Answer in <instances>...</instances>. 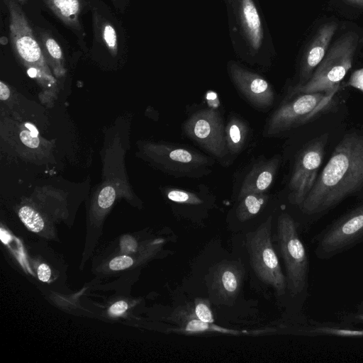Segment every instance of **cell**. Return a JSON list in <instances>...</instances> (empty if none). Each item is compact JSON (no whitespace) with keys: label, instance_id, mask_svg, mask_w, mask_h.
I'll list each match as a JSON object with an SVG mask.
<instances>
[{"label":"cell","instance_id":"e0dca14e","mask_svg":"<svg viewBox=\"0 0 363 363\" xmlns=\"http://www.w3.org/2000/svg\"><path fill=\"white\" fill-rule=\"evenodd\" d=\"M55 15L66 26L82 31L79 21L81 3L79 0H43Z\"/></svg>","mask_w":363,"mask_h":363},{"label":"cell","instance_id":"30bf717a","mask_svg":"<svg viewBox=\"0 0 363 363\" xmlns=\"http://www.w3.org/2000/svg\"><path fill=\"white\" fill-rule=\"evenodd\" d=\"M157 157L162 167L176 178H200L212 172L214 160L188 146L179 144L160 145Z\"/></svg>","mask_w":363,"mask_h":363},{"label":"cell","instance_id":"603a6c76","mask_svg":"<svg viewBox=\"0 0 363 363\" xmlns=\"http://www.w3.org/2000/svg\"><path fill=\"white\" fill-rule=\"evenodd\" d=\"M101 35L106 48L112 54H116L118 50V38L113 26L108 22L104 23L101 28Z\"/></svg>","mask_w":363,"mask_h":363},{"label":"cell","instance_id":"d4e9b609","mask_svg":"<svg viewBox=\"0 0 363 363\" xmlns=\"http://www.w3.org/2000/svg\"><path fill=\"white\" fill-rule=\"evenodd\" d=\"M115 198V189L111 186H105L99 194L98 204L101 208H108L113 203Z\"/></svg>","mask_w":363,"mask_h":363},{"label":"cell","instance_id":"5bb4252c","mask_svg":"<svg viewBox=\"0 0 363 363\" xmlns=\"http://www.w3.org/2000/svg\"><path fill=\"white\" fill-rule=\"evenodd\" d=\"M243 272L233 263H222L216 267L212 278V290L220 300L234 299L240 291Z\"/></svg>","mask_w":363,"mask_h":363},{"label":"cell","instance_id":"e575fe53","mask_svg":"<svg viewBox=\"0 0 363 363\" xmlns=\"http://www.w3.org/2000/svg\"><path fill=\"white\" fill-rule=\"evenodd\" d=\"M18 2L23 4L26 1V0H17Z\"/></svg>","mask_w":363,"mask_h":363},{"label":"cell","instance_id":"484cf974","mask_svg":"<svg viewBox=\"0 0 363 363\" xmlns=\"http://www.w3.org/2000/svg\"><path fill=\"white\" fill-rule=\"evenodd\" d=\"M133 259L128 255H121L112 259L108 267L113 271H119L127 269L133 264Z\"/></svg>","mask_w":363,"mask_h":363},{"label":"cell","instance_id":"d6a6232c","mask_svg":"<svg viewBox=\"0 0 363 363\" xmlns=\"http://www.w3.org/2000/svg\"><path fill=\"white\" fill-rule=\"evenodd\" d=\"M10 91L8 86L3 82H0V99L5 101L9 99Z\"/></svg>","mask_w":363,"mask_h":363},{"label":"cell","instance_id":"44dd1931","mask_svg":"<svg viewBox=\"0 0 363 363\" xmlns=\"http://www.w3.org/2000/svg\"><path fill=\"white\" fill-rule=\"evenodd\" d=\"M18 216L28 230L34 233L43 230L45 223L40 215L30 206H24L18 211Z\"/></svg>","mask_w":363,"mask_h":363},{"label":"cell","instance_id":"1f68e13d","mask_svg":"<svg viewBox=\"0 0 363 363\" xmlns=\"http://www.w3.org/2000/svg\"><path fill=\"white\" fill-rule=\"evenodd\" d=\"M346 5L363 11V0H341Z\"/></svg>","mask_w":363,"mask_h":363},{"label":"cell","instance_id":"83f0119b","mask_svg":"<svg viewBox=\"0 0 363 363\" xmlns=\"http://www.w3.org/2000/svg\"><path fill=\"white\" fill-rule=\"evenodd\" d=\"M21 142L30 148H35L38 146L40 140L38 137L33 136L30 131L22 130L20 133Z\"/></svg>","mask_w":363,"mask_h":363},{"label":"cell","instance_id":"836d02e7","mask_svg":"<svg viewBox=\"0 0 363 363\" xmlns=\"http://www.w3.org/2000/svg\"><path fill=\"white\" fill-rule=\"evenodd\" d=\"M25 126L28 128L29 131L30 132V133L35 136V137H38V131L37 130V128L32 124L30 123H26L25 124Z\"/></svg>","mask_w":363,"mask_h":363},{"label":"cell","instance_id":"f1b7e54d","mask_svg":"<svg viewBox=\"0 0 363 363\" xmlns=\"http://www.w3.org/2000/svg\"><path fill=\"white\" fill-rule=\"evenodd\" d=\"M128 308L127 302L119 301L112 304L108 308V313L111 316L116 317L124 313Z\"/></svg>","mask_w":363,"mask_h":363},{"label":"cell","instance_id":"4fadbf2b","mask_svg":"<svg viewBox=\"0 0 363 363\" xmlns=\"http://www.w3.org/2000/svg\"><path fill=\"white\" fill-rule=\"evenodd\" d=\"M280 163L281 157L274 155L254 164L241 184L238 201L248 194L265 192L274 182Z\"/></svg>","mask_w":363,"mask_h":363},{"label":"cell","instance_id":"3957f363","mask_svg":"<svg viewBox=\"0 0 363 363\" xmlns=\"http://www.w3.org/2000/svg\"><path fill=\"white\" fill-rule=\"evenodd\" d=\"M362 46L363 31L352 29L342 33L330 45L311 78L303 84L289 88L285 100L300 94L337 91Z\"/></svg>","mask_w":363,"mask_h":363},{"label":"cell","instance_id":"9a60e30c","mask_svg":"<svg viewBox=\"0 0 363 363\" xmlns=\"http://www.w3.org/2000/svg\"><path fill=\"white\" fill-rule=\"evenodd\" d=\"M172 320L179 325L178 331L186 334H198L202 333H220L233 335H240L242 332L229 329L201 321L194 316L191 304L178 307L173 315Z\"/></svg>","mask_w":363,"mask_h":363},{"label":"cell","instance_id":"4dcf8cb0","mask_svg":"<svg viewBox=\"0 0 363 363\" xmlns=\"http://www.w3.org/2000/svg\"><path fill=\"white\" fill-rule=\"evenodd\" d=\"M38 278L43 282H48L51 276V270L46 264H41L38 266L37 270Z\"/></svg>","mask_w":363,"mask_h":363},{"label":"cell","instance_id":"7402d4cb","mask_svg":"<svg viewBox=\"0 0 363 363\" xmlns=\"http://www.w3.org/2000/svg\"><path fill=\"white\" fill-rule=\"evenodd\" d=\"M191 307L196 318L206 323H214L213 313L208 299L198 298L191 303Z\"/></svg>","mask_w":363,"mask_h":363},{"label":"cell","instance_id":"7c38bea8","mask_svg":"<svg viewBox=\"0 0 363 363\" xmlns=\"http://www.w3.org/2000/svg\"><path fill=\"white\" fill-rule=\"evenodd\" d=\"M338 29V22L330 20L322 23L305 46L301 59L299 81L305 84L324 58Z\"/></svg>","mask_w":363,"mask_h":363},{"label":"cell","instance_id":"8fae6325","mask_svg":"<svg viewBox=\"0 0 363 363\" xmlns=\"http://www.w3.org/2000/svg\"><path fill=\"white\" fill-rule=\"evenodd\" d=\"M227 70L236 89L251 106L259 110L272 106L275 92L262 76L233 60L228 62Z\"/></svg>","mask_w":363,"mask_h":363},{"label":"cell","instance_id":"cb8c5ba5","mask_svg":"<svg viewBox=\"0 0 363 363\" xmlns=\"http://www.w3.org/2000/svg\"><path fill=\"white\" fill-rule=\"evenodd\" d=\"M337 318L340 321L352 325H363V301L352 310L339 312Z\"/></svg>","mask_w":363,"mask_h":363},{"label":"cell","instance_id":"ba28073f","mask_svg":"<svg viewBox=\"0 0 363 363\" xmlns=\"http://www.w3.org/2000/svg\"><path fill=\"white\" fill-rule=\"evenodd\" d=\"M223 119L213 108H202L191 113L182 125L183 133L216 158L228 155Z\"/></svg>","mask_w":363,"mask_h":363},{"label":"cell","instance_id":"2e32d148","mask_svg":"<svg viewBox=\"0 0 363 363\" xmlns=\"http://www.w3.org/2000/svg\"><path fill=\"white\" fill-rule=\"evenodd\" d=\"M225 133L228 155H238L247 143L249 135L247 123L240 116L232 115L225 125Z\"/></svg>","mask_w":363,"mask_h":363},{"label":"cell","instance_id":"5b68a950","mask_svg":"<svg viewBox=\"0 0 363 363\" xmlns=\"http://www.w3.org/2000/svg\"><path fill=\"white\" fill-rule=\"evenodd\" d=\"M337 90L296 95L284 100L267 121L263 135H281L322 114L333 102Z\"/></svg>","mask_w":363,"mask_h":363},{"label":"cell","instance_id":"277c9868","mask_svg":"<svg viewBox=\"0 0 363 363\" xmlns=\"http://www.w3.org/2000/svg\"><path fill=\"white\" fill-rule=\"evenodd\" d=\"M277 241L284 262L289 296L303 303L308 296L309 260L298 223L288 213L277 219Z\"/></svg>","mask_w":363,"mask_h":363},{"label":"cell","instance_id":"6da1fadb","mask_svg":"<svg viewBox=\"0 0 363 363\" xmlns=\"http://www.w3.org/2000/svg\"><path fill=\"white\" fill-rule=\"evenodd\" d=\"M363 186V136L345 135L302 203L301 213L318 218Z\"/></svg>","mask_w":363,"mask_h":363},{"label":"cell","instance_id":"ac0fdd59","mask_svg":"<svg viewBox=\"0 0 363 363\" xmlns=\"http://www.w3.org/2000/svg\"><path fill=\"white\" fill-rule=\"evenodd\" d=\"M269 196L264 193H251L244 196L239 200L236 210L238 220L244 222L257 215L264 208Z\"/></svg>","mask_w":363,"mask_h":363},{"label":"cell","instance_id":"9c48e42d","mask_svg":"<svg viewBox=\"0 0 363 363\" xmlns=\"http://www.w3.org/2000/svg\"><path fill=\"white\" fill-rule=\"evenodd\" d=\"M327 141L328 134L322 135L298 155L289 183V201L291 204L299 206L315 184Z\"/></svg>","mask_w":363,"mask_h":363},{"label":"cell","instance_id":"d6986e66","mask_svg":"<svg viewBox=\"0 0 363 363\" xmlns=\"http://www.w3.org/2000/svg\"><path fill=\"white\" fill-rule=\"evenodd\" d=\"M205 188L206 186L204 185L202 192L201 189L199 192H195L177 188H171L167 190L166 196L170 201L176 204L199 206L206 203L205 196H203L204 194L203 193Z\"/></svg>","mask_w":363,"mask_h":363},{"label":"cell","instance_id":"4316f807","mask_svg":"<svg viewBox=\"0 0 363 363\" xmlns=\"http://www.w3.org/2000/svg\"><path fill=\"white\" fill-rule=\"evenodd\" d=\"M137 247V242L133 237L126 235L121 238L120 240V248L123 253L130 254L135 252Z\"/></svg>","mask_w":363,"mask_h":363},{"label":"cell","instance_id":"7a4b0ae2","mask_svg":"<svg viewBox=\"0 0 363 363\" xmlns=\"http://www.w3.org/2000/svg\"><path fill=\"white\" fill-rule=\"evenodd\" d=\"M230 37L235 54L247 63L264 65L274 47L257 0H224Z\"/></svg>","mask_w":363,"mask_h":363},{"label":"cell","instance_id":"f546056e","mask_svg":"<svg viewBox=\"0 0 363 363\" xmlns=\"http://www.w3.org/2000/svg\"><path fill=\"white\" fill-rule=\"evenodd\" d=\"M348 84L363 91V68L356 70L352 74L349 79Z\"/></svg>","mask_w":363,"mask_h":363},{"label":"cell","instance_id":"52a82bcc","mask_svg":"<svg viewBox=\"0 0 363 363\" xmlns=\"http://www.w3.org/2000/svg\"><path fill=\"white\" fill-rule=\"evenodd\" d=\"M272 220L270 216L247 235V247L257 277L271 286L278 296H283L288 292L287 281L272 242Z\"/></svg>","mask_w":363,"mask_h":363},{"label":"cell","instance_id":"ffe728a7","mask_svg":"<svg viewBox=\"0 0 363 363\" xmlns=\"http://www.w3.org/2000/svg\"><path fill=\"white\" fill-rule=\"evenodd\" d=\"M38 37L43 56L54 62L57 66L60 65L63 60V54L59 44L46 33H38Z\"/></svg>","mask_w":363,"mask_h":363},{"label":"cell","instance_id":"8992f818","mask_svg":"<svg viewBox=\"0 0 363 363\" xmlns=\"http://www.w3.org/2000/svg\"><path fill=\"white\" fill-rule=\"evenodd\" d=\"M363 242V203L329 223L313 238L315 255L330 259Z\"/></svg>","mask_w":363,"mask_h":363}]
</instances>
